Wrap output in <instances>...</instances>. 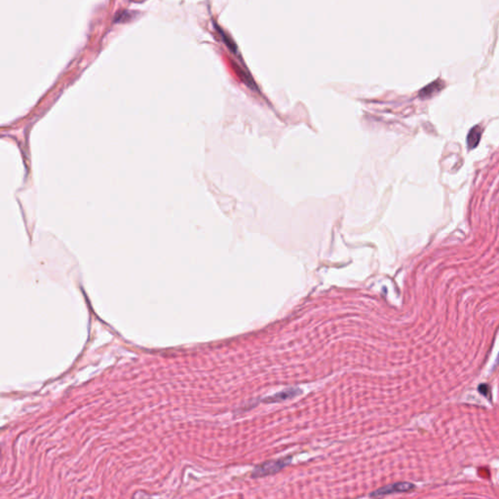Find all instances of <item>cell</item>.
<instances>
[{"instance_id": "obj_6", "label": "cell", "mask_w": 499, "mask_h": 499, "mask_svg": "<svg viewBox=\"0 0 499 499\" xmlns=\"http://www.w3.org/2000/svg\"><path fill=\"white\" fill-rule=\"evenodd\" d=\"M218 30L220 31V34H221V35H222V38L224 39V41L225 42V44L227 45V47H228L229 49H231L233 52H236V46H235V44L231 41V38H229V37H228V36L224 33V31H222L221 29H219V28H218Z\"/></svg>"}, {"instance_id": "obj_2", "label": "cell", "mask_w": 499, "mask_h": 499, "mask_svg": "<svg viewBox=\"0 0 499 499\" xmlns=\"http://www.w3.org/2000/svg\"><path fill=\"white\" fill-rule=\"evenodd\" d=\"M413 488H414V485L411 482H396V483H392V484H389V485H386V486H383V487H380V488L375 490L374 492L371 493V496L377 497V496H383V495H388V494L398 493V492H407V491L412 490Z\"/></svg>"}, {"instance_id": "obj_3", "label": "cell", "mask_w": 499, "mask_h": 499, "mask_svg": "<svg viewBox=\"0 0 499 499\" xmlns=\"http://www.w3.org/2000/svg\"><path fill=\"white\" fill-rule=\"evenodd\" d=\"M301 393L300 389L298 388H288V389H285V390H282L272 396H269V397H266L264 400H263V403H266V404H273V403H280V402H284V401H287L289 399H292V398H294L296 397L297 395H299Z\"/></svg>"}, {"instance_id": "obj_5", "label": "cell", "mask_w": 499, "mask_h": 499, "mask_svg": "<svg viewBox=\"0 0 499 499\" xmlns=\"http://www.w3.org/2000/svg\"><path fill=\"white\" fill-rule=\"evenodd\" d=\"M233 67H234V69H236V71H237L238 75L240 76V78H241V79H242V80H243L247 85H249L250 87H253V85H255V83H254V82H253V80H252V77H251L250 75H248L247 71H245V70H244V69H242L239 66H236V65H234V64H233Z\"/></svg>"}, {"instance_id": "obj_1", "label": "cell", "mask_w": 499, "mask_h": 499, "mask_svg": "<svg viewBox=\"0 0 499 499\" xmlns=\"http://www.w3.org/2000/svg\"><path fill=\"white\" fill-rule=\"evenodd\" d=\"M291 458H283L278 460H273L269 462H265L261 465H258L256 467V469L253 472V477H264L268 475H273L280 470H282L284 467H286L290 462Z\"/></svg>"}, {"instance_id": "obj_8", "label": "cell", "mask_w": 499, "mask_h": 499, "mask_svg": "<svg viewBox=\"0 0 499 499\" xmlns=\"http://www.w3.org/2000/svg\"><path fill=\"white\" fill-rule=\"evenodd\" d=\"M498 359H499V357H498Z\"/></svg>"}, {"instance_id": "obj_7", "label": "cell", "mask_w": 499, "mask_h": 499, "mask_svg": "<svg viewBox=\"0 0 499 499\" xmlns=\"http://www.w3.org/2000/svg\"><path fill=\"white\" fill-rule=\"evenodd\" d=\"M479 391L484 395L485 397H490V390H489V386L487 384H482L479 386Z\"/></svg>"}, {"instance_id": "obj_4", "label": "cell", "mask_w": 499, "mask_h": 499, "mask_svg": "<svg viewBox=\"0 0 499 499\" xmlns=\"http://www.w3.org/2000/svg\"><path fill=\"white\" fill-rule=\"evenodd\" d=\"M482 134V129L479 125L474 126L470 130V132L468 133V136H467V146L469 149H474L475 147L478 146V144L481 140Z\"/></svg>"}]
</instances>
